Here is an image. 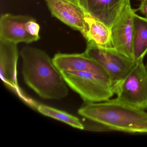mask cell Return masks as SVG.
I'll list each match as a JSON object with an SVG mask.
<instances>
[{
	"label": "cell",
	"mask_w": 147,
	"mask_h": 147,
	"mask_svg": "<svg viewBox=\"0 0 147 147\" xmlns=\"http://www.w3.org/2000/svg\"><path fill=\"white\" fill-rule=\"evenodd\" d=\"M71 1H73V2H75V3H77L78 4V2H77V0H70Z\"/></svg>",
	"instance_id": "obj_17"
},
{
	"label": "cell",
	"mask_w": 147,
	"mask_h": 147,
	"mask_svg": "<svg viewBox=\"0 0 147 147\" xmlns=\"http://www.w3.org/2000/svg\"><path fill=\"white\" fill-rule=\"evenodd\" d=\"M116 98L139 110H147V68L143 60L135 63L128 74L113 86Z\"/></svg>",
	"instance_id": "obj_4"
},
{
	"label": "cell",
	"mask_w": 147,
	"mask_h": 147,
	"mask_svg": "<svg viewBox=\"0 0 147 147\" xmlns=\"http://www.w3.org/2000/svg\"><path fill=\"white\" fill-rule=\"evenodd\" d=\"M78 112L97 124L100 130L147 133V113L116 98L102 102L87 103Z\"/></svg>",
	"instance_id": "obj_2"
},
{
	"label": "cell",
	"mask_w": 147,
	"mask_h": 147,
	"mask_svg": "<svg viewBox=\"0 0 147 147\" xmlns=\"http://www.w3.org/2000/svg\"><path fill=\"white\" fill-rule=\"evenodd\" d=\"M84 53L105 69L113 86L123 80L136 63V62L121 55L114 48L100 47L92 42H87Z\"/></svg>",
	"instance_id": "obj_5"
},
{
	"label": "cell",
	"mask_w": 147,
	"mask_h": 147,
	"mask_svg": "<svg viewBox=\"0 0 147 147\" xmlns=\"http://www.w3.org/2000/svg\"><path fill=\"white\" fill-rule=\"evenodd\" d=\"M87 30L83 36L87 42H92L104 48H113L111 28L106 24L86 13Z\"/></svg>",
	"instance_id": "obj_12"
},
{
	"label": "cell",
	"mask_w": 147,
	"mask_h": 147,
	"mask_svg": "<svg viewBox=\"0 0 147 147\" xmlns=\"http://www.w3.org/2000/svg\"><path fill=\"white\" fill-rule=\"evenodd\" d=\"M137 1H142V0H137Z\"/></svg>",
	"instance_id": "obj_19"
},
{
	"label": "cell",
	"mask_w": 147,
	"mask_h": 147,
	"mask_svg": "<svg viewBox=\"0 0 147 147\" xmlns=\"http://www.w3.org/2000/svg\"><path fill=\"white\" fill-rule=\"evenodd\" d=\"M52 60L61 72L88 71L109 77L106 71L97 61L86 55L84 53H58L55 55Z\"/></svg>",
	"instance_id": "obj_10"
},
{
	"label": "cell",
	"mask_w": 147,
	"mask_h": 147,
	"mask_svg": "<svg viewBox=\"0 0 147 147\" xmlns=\"http://www.w3.org/2000/svg\"><path fill=\"white\" fill-rule=\"evenodd\" d=\"M61 73L67 84L87 103L106 101L114 94L109 77L88 71Z\"/></svg>",
	"instance_id": "obj_3"
},
{
	"label": "cell",
	"mask_w": 147,
	"mask_h": 147,
	"mask_svg": "<svg viewBox=\"0 0 147 147\" xmlns=\"http://www.w3.org/2000/svg\"><path fill=\"white\" fill-rule=\"evenodd\" d=\"M146 67H147V64H146Z\"/></svg>",
	"instance_id": "obj_18"
},
{
	"label": "cell",
	"mask_w": 147,
	"mask_h": 147,
	"mask_svg": "<svg viewBox=\"0 0 147 147\" xmlns=\"http://www.w3.org/2000/svg\"><path fill=\"white\" fill-rule=\"evenodd\" d=\"M135 12L130 0H125L110 28L113 48L133 61V15Z\"/></svg>",
	"instance_id": "obj_6"
},
{
	"label": "cell",
	"mask_w": 147,
	"mask_h": 147,
	"mask_svg": "<svg viewBox=\"0 0 147 147\" xmlns=\"http://www.w3.org/2000/svg\"><path fill=\"white\" fill-rule=\"evenodd\" d=\"M23 77L26 83L40 97L61 100L68 94L61 73L44 51L32 47L21 50Z\"/></svg>",
	"instance_id": "obj_1"
},
{
	"label": "cell",
	"mask_w": 147,
	"mask_h": 147,
	"mask_svg": "<svg viewBox=\"0 0 147 147\" xmlns=\"http://www.w3.org/2000/svg\"><path fill=\"white\" fill-rule=\"evenodd\" d=\"M53 16L65 24L79 31L83 36L87 30L86 13L77 3L70 0H45Z\"/></svg>",
	"instance_id": "obj_7"
},
{
	"label": "cell",
	"mask_w": 147,
	"mask_h": 147,
	"mask_svg": "<svg viewBox=\"0 0 147 147\" xmlns=\"http://www.w3.org/2000/svg\"><path fill=\"white\" fill-rule=\"evenodd\" d=\"M37 108L39 113L45 116L61 121L80 129H85L84 125L78 118L65 112L44 105H38Z\"/></svg>",
	"instance_id": "obj_14"
},
{
	"label": "cell",
	"mask_w": 147,
	"mask_h": 147,
	"mask_svg": "<svg viewBox=\"0 0 147 147\" xmlns=\"http://www.w3.org/2000/svg\"><path fill=\"white\" fill-rule=\"evenodd\" d=\"M27 32L33 36H39V33L40 30V26L37 23L36 20L32 18L30 20L27 22L26 26Z\"/></svg>",
	"instance_id": "obj_15"
},
{
	"label": "cell",
	"mask_w": 147,
	"mask_h": 147,
	"mask_svg": "<svg viewBox=\"0 0 147 147\" xmlns=\"http://www.w3.org/2000/svg\"><path fill=\"white\" fill-rule=\"evenodd\" d=\"M143 15L147 18V0H142L138 9Z\"/></svg>",
	"instance_id": "obj_16"
},
{
	"label": "cell",
	"mask_w": 147,
	"mask_h": 147,
	"mask_svg": "<svg viewBox=\"0 0 147 147\" xmlns=\"http://www.w3.org/2000/svg\"><path fill=\"white\" fill-rule=\"evenodd\" d=\"M17 45L15 43L0 40V75L1 80L7 86L23 97L17 78L18 58Z\"/></svg>",
	"instance_id": "obj_9"
},
{
	"label": "cell",
	"mask_w": 147,
	"mask_h": 147,
	"mask_svg": "<svg viewBox=\"0 0 147 147\" xmlns=\"http://www.w3.org/2000/svg\"><path fill=\"white\" fill-rule=\"evenodd\" d=\"M32 18L26 15L2 14L0 18V40L18 44L36 42L40 37L30 35L26 30V23Z\"/></svg>",
	"instance_id": "obj_8"
},
{
	"label": "cell",
	"mask_w": 147,
	"mask_h": 147,
	"mask_svg": "<svg viewBox=\"0 0 147 147\" xmlns=\"http://www.w3.org/2000/svg\"><path fill=\"white\" fill-rule=\"evenodd\" d=\"M125 0H77L88 14L111 28Z\"/></svg>",
	"instance_id": "obj_11"
},
{
	"label": "cell",
	"mask_w": 147,
	"mask_h": 147,
	"mask_svg": "<svg viewBox=\"0 0 147 147\" xmlns=\"http://www.w3.org/2000/svg\"><path fill=\"white\" fill-rule=\"evenodd\" d=\"M132 54L133 60H143L147 54V18L134 13L133 15Z\"/></svg>",
	"instance_id": "obj_13"
}]
</instances>
